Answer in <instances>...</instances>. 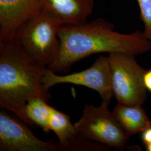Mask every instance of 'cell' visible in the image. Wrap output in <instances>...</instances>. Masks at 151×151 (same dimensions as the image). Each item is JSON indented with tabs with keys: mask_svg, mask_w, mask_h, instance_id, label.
Returning <instances> with one entry per match:
<instances>
[{
	"mask_svg": "<svg viewBox=\"0 0 151 151\" xmlns=\"http://www.w3.org/2000/svg\"><path fill=\"white\" fill-rule=\"evenodd\" d=\"M113 24L98 17L77 25H62L58 36L61 43L59 57L47 68L68 73L76 62L93 54L122 53L139 55L151 50V41L138 30L130 34L115 32Z\"/></svg>",
	"mask_w": 151,
	"mask_h": 151,
	"instance_id": "6da1fadb",
	"label": "cell"
},
{
	"mask_svg": "<svg viewBox=\"0 0 151 151\" xmlns=\"http://www.w3.org/2000/svg\"><path fill=\"white\" fill-rule=\"evenodd\" d=\"M47 68L32 60L15 38L0 44V107L15 114L30 125L24 109L34 97L47 101L49 91L43 86V77Z\"/></svg>",
	"mask_w": 151,
	"mask_h": 151,
	"instance_id": "7a4b0ae2",
	"label": "cell"
},
{
	"mask_svg": "<svg viewBox=\"0 0 151 151\" xmlns=\"http://www.w3.org/2000/svg\"><path fill=\"white\" fill-rule=\"evenodd\" d=\"M61 25L49 12L43 9L20 27L14 38L32 60L48 68L60 55L61 43L58 32Z\"/></svg>",
	"mask_w": 151,
	"mask_h": 151,
	"instance_id": "3957f363",
	"label": "cell"
},
{
	"mask_svg": "<svg viewBox=\"0 0 151 151\" xmlns=\"http://www.w3.org/2000/svg\"><path fill=\"white\" fill-rule=\"evenodd\" d=\"M74 126L82 137L119 151L124 150L130 137L103 101L99 106L86 105Z\"/></svg>",
	"mask_w": 151,
	"mask_h": 151,
	"instance_id": "277c9868",
	"label": "cell"
},
{
	"mask_svg": "<svg viewBox=\"0 0 151 151\" xmlns=\"http://www.w3.org/2000/svg\"><path fill=\"white\" fill-rule=\"evenodd\" d=\"M108 57L114 96L118 102L142 106L147 98L144 83L146 70L138 65L134 55L111 53Z\"/></svg>",
	"mask_w": 151,
	"mask_h": 151,
	"instance_id": "5b68a950",
	"label": "cell"
},
{
	"mask_svg": "<svg viewBox=\"0 0 151 151\" xmlns=\"http://www.w3.org/2000/svg\"><path fill=\"white\" fill-rule=\"evenodd\" d=\"M45 90L60 83H71L87 87L97 91L108 105L114 96L111 70L108 57L100 56L91 66L85 70L67 75L59 76L47 68L43 77Z\"/></svg>",
	"mask_w": 151,
	"mask_h": 151,
	"instance_id": "8992f818",
	"label": "cell"
},
{
	"mask_svg": "<svg viewBox=\"0 0 151 151\" xmlns=\"http://www.w3.org/2000/svg\"><path fill=\"white\" fill-rule=\"evenodd\" d=\"M0 151H62L60 143L38 138L26 125L0 112Z\"/></svg>",
	"mask_w": 151,
	"mask_h": 151,
	"instance_id": "52a82bcc",
	"label": "cell"
},
{
	"mask_svg": "<svg viewBox=\"0 0 151 151\" xmlns=\"http://www.w3.org/2000/svg\"><path fill=\"white\" fill-rule=\"evenodd\" d=\"M43 9L42 0H0V44L14 38L16 32Z\"/></svg>",
	"mask_w": 151,
	"mask_h": 151,
	"instance_id": "ba28073f",
	"label": "cell"
},
{
	"mask_svg": "<svg viewBox=\"0 0 151 151\" xmlns=\"http://www.w3.org/2000/svg\"><path fill=\"white\" fill-rule=\"evenodd\" d=\"M50 129L59 139L62 151H105L109 148L88 140L80 135L72 124L70 117L51 107Z\"/></svg>",
	"mask_w": 151,
	"mask_h": 151,
	"instance_id": "9c48e42d",
	"label": "cell"
},
{
	"mask_svg": "<svg viewBox=\"0 0 151 151\" xmlns=\"http://www.w3.org/2000/svg\"><path fill=\"white\" fill-rule=\"evenodd\" d=\"M42 4L60 25H77L91 16L94 0H42Z\"/></svg>",
	"mask_w": 151,
	"mask_h": 151,
	"instance_id": "30bf717a",
	"label": "cell"
},
{
	"mask_svg": "<svg viewBox=\"0 0 151 151\" xmlns=\"http://www.w3.org/2000/svg\"><path fill=\"white\" fill-rule=\"evenodd\" d=\"M113 113L129 136L142 132L151 125L142 106L118 103Z\"/></svg>",
	"mask_w": 151,
	"mask_h": 151,
	"instance_id": "8fae6325",
	"label": "cell"
},
{
	"mask_svg": "<svg viewBox=\"0 0 151 151\" xmlns=\"http://www.w3.org/2000/svg\"><path fill=\"white\" fill-rule=\"evenodd\" d=\"M47 101L40 97H34L27 101L24 113L29 122L30 125H37L44 132L49 133L50 129L51 106L47 104Z\"/></svg>",
	"mask_w": 151,
	"mask_h": 151,
	"instance_id": "7c38bea8",
	"label": "cell"
},
{
	"mask_svg": "<svg viewBox=\"0 0 151 151\" xmlns=\"http://www.w3.org/2000/svg\"><path fill=\"white\" fill-rule=\"evenodd\" d=\"M140 10V20L143 22V34L151 41V0H137Z\"/></svg>",
	"mask_w": 151,
	"mask_h": 151,
	"instance_id": "4fadbf2b",
	"label": "cell"
},
{
	"mask_svg": "<svg viewBox=\"0 0 151 151\" xmlns=\"http://www.w3.org/2000/svg\"><path fill=\"white\" fill-rule=\"evenodd\" d=\"M142 139L147 145L151 143V126L142 132Z\"/></svg>",
	"mask_w": 151,
	"mask_h": 151,
	"instance_id": "5bb4252c",
	"label": "cell"
},
{
	"mask_svg": "<svg viewBox=\"0 0 151 151\" xmlns=\"http://www.w3.org/2000/svg\"><path fill=\"white\" fill-rule=\"evenodd\" d=\"M144 83L147 90L151 92V69L145 72L144 75Z\"/></svg>",
	"mask_w": 151,
	"mask_h": 151,
	"instance_id": "9a60e30c",
	"label": "cell"
},
{
	"mask_svg": "<svg viewBox=\"0 0 151 151\" xmlns=\"http://www.w3.org/2000/svg\"><path fill=\"white\" fill-rule=\"evenodd\" d=\"M146 148L147 150L148 151H151V144H148L146 145Z\"/></svg>",
	"mask_w": 151,
	"mask_h": 151,
	"instance_id": "2e32d148",
	"label": "cell"
}]
</instances>
